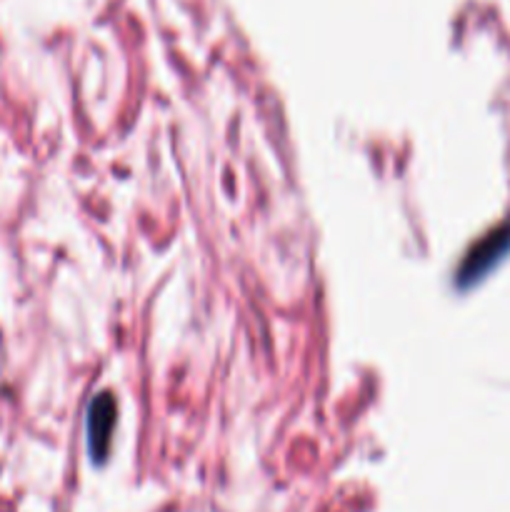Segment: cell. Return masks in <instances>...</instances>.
Instances as JSON below:
<instances>
[{
    "instance_id": "cell-1",
    "label": "cell",
    "mask_w": 510,
    "mask_h": 512,
    "mask_svg": "<svg viewBox=\"0 0 510 512\" xmlns=\"http://www.w3.org/2000/svg\"><path fill=\"white\" fill-rule=\"evenodd\" d=\"M510 250V225H503L500 230L490 233L488 238L480 240L478 245H473L468 255H465L463 265L458 270V285L468 288V285L478 283L500 258Z\"/></svg>"
},
{
    "instance_id": "cell-2",
    "label": "cell",
    "mask_w": 510,
    "mask_h": 512,
    "mask_svg": "<svg viewBox=\"0 0 510 512\" xmlns=\"http://www.w3.org/2000/svg\"><path fill=\"white\" fill-rule=\"evenodd\" d=\"M113 428H115V400L110 398L108 393H103L90 403L88 423H85V430H88V448H90V455H93V460L105 458Z\"/></svg>"
}]
</instances>
